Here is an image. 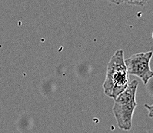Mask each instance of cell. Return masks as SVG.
Instances as JSON below:
<instances>
[{
  "instance_id": "2",
  "label": "cell",
  "mask_w": 153,
  "mask_h": 133,
  "mask_svg": "<svg viewBox=\"0 0 153 133\" xmlns=\"http://www.w3.org/2000/svg\"><path fill=\"white\" fill-rule=\"evenodd\" d=\"M138 85L139 82L137 80L131 81L126 89L114 99L113 114L119 128L125 131L131 129L132 126L134 111L137 106L135 97Z\"/></svg>"
},
{
  "instance_id": "7",
  "label": "cell",
  "mask_w": 153,
  "mask_h": 133,
  "mask_svg": "<svg viewBox=\"0 0 153 133\" xmlns=\"http://www.w3.org/2000/svg\"><path fill=\"white\" fill-rule=\"evenodd\" d=\"M152 39H153V32H152Z\"/></svg>"
},
{
  "instance_id": "5",
  "label": "cell",
  "mask_w": 153,
  "mask_h": 133,
  "mask_svg": "<svg viewBox=\"0 0 153 133\" xmlns=\"http://www.w3.org/2000/svg\"><path fill=\"white\" fill-rule=\"evenodd\" d=\"M145 107L147 108L148 111H149V118H153V104L152 105H148V104H145Z\"/></svg>"
},
{
  "instance_id": "6",
  "label": "cell",
  "mask_w": 153,
  "mask_h": 133,
  "mask_svg": "<svg viewBox=\"0 0 153 133\" xmlns=\"http://www.w3.org/2000/svg\"><path fill=\"white\" fill-rule=\"evenodd\" d=\"M106 1L112 4H115V5H121L124 2V0H106Z\"/></svg>"
},
{
  "instance_id": "4",
  "label": "cell",
  "mask_w": 153,
  "mask_h": 133,
  "mask_svg": "<svg viewBox=\"0 0 153 133\" xmlns=\"http://www.w3.org/2000/svg\"><path fill=\"white\" fill-rule=\"evenodd\" d=\"M149 0H124V2L135 6H144Z\"/></svg>"
},
{
  "instance_id": "1",
  "label": "cell",
  "mask_w": 153,
  "mask_h": 133,
  "mask_svg": "<svg viewBox=\"0 0 153 133\" xmlns=\"http://www.w3.org/2000/svg\"><path fill=\"white\" fill-rule=\"evenodd\" d=\"M128 85V74L124 59V52L118 49L111 57L107 66L106 77L103 83L104 93L115 99Z\"/></svg>"
},
{
  "instance_id": "3",
  "label": "cell",
  "mask_w": 153,
  "mask_h": 133,
  "mask_svg": "<svg viewBox=\"0 0 153 133\" xmlns=\"http://www.w3.org/2000/svg\"><path fill=\"white\" fill-rule=\"evenodd\" d=\"M153 56L152 51L140 52L130 56L125 59L127 72L128 75L139 77L146 85L149 79L153 77V71L150 68V61Z\"/></svg>"
}]
</instances>
